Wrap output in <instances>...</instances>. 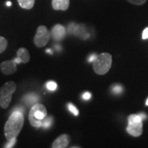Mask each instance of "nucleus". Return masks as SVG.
<instances>
[{
  "instance_id": "f257e3e1",
  "label": "nucleus",
  "mask_w": 148,
  "mask_h": 148,
  "mask_svg": "<svg viewBox=\"0 0 148 148\" xmlns=\"http://www.w3.org/2000/svg\"><path fill=\"white\" fill-rule=\"evenodd\" d=\"M24 123L23 113L15 110L9 116L4 125V134L7 140L16 138L23 128Z\"/></svg>"
},
{
  "instance_id": "f03ea898",
  "label": "nucleus",
  "mask_w": 148,
  "mask_h": 148,
  "mask_svg": "<svg viewBox=\"0 0 148 148\" xmlns=\"http://www.w3.org/2000/svg\"><path fill=\"white\" fill-rule=\"evenodd\" d=\"M47 116V109L41 103L33 105L29 112V121L33 127L39 128L42 126L44 120Z\"/></svg>"
},
{
  "instance_id": "7ed1b4c3",
  "label": "nucleus",
  "mask_w": 148,
  "mask_h": 148,
  "mask_svg": "<svg viewBox=\"0 0 148 148\" xmlns=\"http://www.w3.org/2000/svg\"><path fill=\"white\" fill-rule=\"evenodd\" d=\"M112 65V56L108 53H102L98 55L92 62L94 71L99 75H104L108 72Z\"/></svg>"
},
{
  "instance_id": "20e7f679",
  "label": "nucleus",
  "mask_w": 148,
  "mask_h": 148,
  "mask_svg": "<svg viewBox=\"0 0 148 148\" xmlns=\"http://www.w3.org/2000/svg\"><path fill=\"white\" fill-rule=\"evenodd\" d=\"M16 88V85L14 81H8L0 88V106L1 108L5 109L9 106Z\"/></svg>"
},
{
  "instance_id": "39448f33",
  "label": "nucleus",
  "mask_w": 148,
  "mask_h": 148,
  "mask_svg": "<svg viewBox=\"0 0 148 148\" xmlns=\"http://www.w3.org/2000/svg\"><path fill=\"white\" fill-rule=\"evenodd\" d=\"M128 125L126 128L130 134L137 137L143 133V120L138 114H130L127 118Z\"/></svg>"
},
{
  "instance_id": "423d86ee",
  "label": "nucleus",
  "mask_w": 148,
  "mask_h": 148,
  "mask_svg": "<svg viewBox=\"0 0 148 148\" xmlns=\"http://www.w3.org/2000/svg\"><path fill=\"white\" fill-rule=\"evenodd\" d=\"M51 37V33L44 25H40L37 29L34 38V42L37 47H42L49 42Z\"/></svg>"
},
{
  "instance_id": "0eeeda50",
  "label": "nucleus",
  "mask_w": 148,
  "mask_h": 148,
  "mask_svg": "<svg viewBox=\"0 0 148 148\" xmlns=\"http://www.w3.org/2000/svg\"><path fill=\"white\" fill-rule=\"evenodd\" d=\"M68 32L69 34H73L83 40H86L89 37L90 34L86 32V27L83 24L75 25L70 24L68 27Z\"/></svg>"
},
{
  "instance_id": "6e6552de",
  "label": "nucleus",
  "mask_w": 148,
  "mask_h": 148,
  "mask_svg": "<svg viewBox=\"0 0 148 148\" xmlns=\"http://www.w3.org/2000/svg\"><path fill=\"white\" fill-rule=\"evenodd\" d=\"M66 36L65 27L61 24H56L52 27L51 31V36L55 41H61Z\"/></svg>"
},
{
  "instance_id": "1a4fd4ad",
  "label": "nucleus",
  "mask_w": 148,
  "mask_h": 148,
  "mask_svg": "<svg viewBox=\"0 0 148 148\" xmlns=\"http://www.w3.org/2000/svg\"><path fill=\"white\" fill-rule=\"evenodd\" d=\"M0 70L5 75H11L15 73L17 70L16 62L13 60H5L0 64Z\"/></svg>"
},
{
  "instance_id": "9d476101",
  "label": "nucleus",
  "mask_w": 148,
  "mask_h": 148,
  "mask_svg": "<svg viewBox=\"0 0 148 148\" xmlns=\"http://www.w3.org/2000/svg\"><path fill=\"white\" fill-rule=\"evenodd\" d=\"M29 59H30V56L28 50L24 47H21L17 50L16 58H14V60L16 62V64H25L29 62Z\"/></svg>"
},
{
  "instance_id": "9b49d317",
  "label": "nucleus",
  "mask_w": 148,
  "mask_h": 148,
  "mask_svg": "<svg viewBox=\"0 0 148 148\" xmlns=\"http://www.w3.org/2000/svg\"><path fill=\"white\" fill-rule=\"evenodd\" d=\"M69 143V136L67 134H62L53 142L52 148H64Z\"/></svg>"
},
{
  "instance_id": "f8f14e48",
  "label": "nucleus",
  "mask_w": 148,
  "mask_h": 148,
  "mask_svg": "<svg viewBox=\"0 0 148 148\" xmlns=\"http://www.w3.org/2000/svg\"><path fill=\"white\" fill-rule=\"evenodd\" d=\"M69 0H52V7L56 10H66L69 6Z\"/></svg>"
},
{
  "instance_id": "ddd939ff",
  "label": "nucleus",
  "mask_w": 148,
  "mask_h": 148,
  "mask_svg": "<svg viewBox=\"0 0 148 148\" xmlns=\"http://www.w3.org/2000/svg\"><path fill=\"white\" fill-rule=\"evenodd\" d=\"M38 100V95H35L34 93H30L25 95L23 97V101L27 103V105H34L36 103Z\"/></svg>"
},
{
  "instance_id": "4468645a",
  "label": "nucleus",
  "mask_w": 148,
  "mask_h": 148,
  "mask_svg": "<svg viewBox=\"0 0 148 148\" xmlns=\"http://www.w3.org/2000/svg\"><path fill=\"white\" fill-rule=\"evenodd\" d=\"M18 4L22 8L24 9H31L33 8L34 5L35 0H17Z\"/></svg>"
},
{
  "instance_id": "2eb2a0df",
  "label": "nucleus",
  "mask_w": 148,
  "mask_h": 148,
  "mask_svg": "<svg viewBox=\"0 0 148 148\" xmlns=\"http://www.w3.org/2000/svg\"><path fill=\"white\" fill-rule=\"evenodd\" d=\"M53 122V119L52 116H46V118L44 120L43 123H42V127L43 129H48L51 127Z\"/></svg>"
},
{
  "instance_id": "dca6fc26",
  "label": "nucleus",
  "mask_w": 148,
  "mask_h": 148,
  "mask_svg": "<svg viewBox=\"0 0 148 148\" xmlns=\"http://www.w3.org/2000/svg\"><path fill=\"white\" fill-rule=\"evenodd\" d=\"M8 45V41L4 37L0 36V53L3 52Z\"/></svg>"
},
{
  "instance_id": "f3484780",
  "label": "nucleus",
  "mask_w": 148,
  "mask_h": 148,
  "mask_svg": "<svg viewBox=\"0 0 148 148\" xmlns=\"http://www.w3.org/2000/svg\"><path fill=\"white\" fill-rule=\"evenodd\" d=\"M67 107H68V109H69V111L71 112H72L74 115L75 116H77L79 114V111L77 110V108L75 107L73 103H69L67 104Z\"/></svg>"
},
{
  "instance_id": "a211bd4d",
  "label": "nucleus",
  "mask_w": 148,
  "mask_h": 148,
  "mask_svg": "<svg viewBox=\"0 0 148 148\" xmlns=\"http://www.w3.org/2000/svg\"><path fill=\"white\" fill-rule=\"evenodd\" d=\"M46 86H47V88L48 90L53 91V90H55L56 89L57 84L55 82H53V81H49V82L47 83Z\"/></svg>"
},
{
  "instance_id": "6ab92c4d",
  "label": "nucleus",
  "mask_w": 148,
  "mask_h": 148,
  "mask_svg": "<svg viewBox=\"0 0 148 148\" xmlns=\"http://www.w3.org/2000/svg\"><path fill=\"white\" fill-rule=\"evenodd\" d=\"M112 90L114 93L119 94V93H121V92H122V90H123V88H122V86H121V85L116 84V85H114V86H112Z\"/></svg>"
},
{
  "instance_id": "aec40b11",
  "label": "nucleus",
  "mask_w": 148,
  "mask_h": 148,
  "mask_svg": "<svg viewBox=\"0 0 148 148\" xmlns=\"http://www.w3.org/2000/svg\"><path fill=\"white\" fill-rule=\"evenodd\" d=\"M16 143V138H11L10 140H8V143H5L4 147L6 148L12 147H14V145H15Z\"/></svg>"
},
{
  "instance_id": "412c9836",
  "label": "nucleus",
  "mask_w": 148,
  "mask_h": 148,
  "mask_svg": "<svg viewBox=\"0 0 148 148\" xmlns=\"http://www.w3.org/2000/svg\"><path fill=\"white\" fill-rule=\"evenodd\" d=\"M127 1L134 5H143L147 0H127Z\"/></svg>"
},
{
  "instance_id": "4be33fe9",
  "label": "nucleus",
  "mask_w": 148,
  "mask_h": 148,
  "mask_svg": "<svg viewBox=\"0 0 148 148\" xmlns=\"http://www.w3.org/2000/svg\"><path fill=\"white\" fill-rule=\"evenodd\" d=\"M90 97H91V94L89 92H85L83 93L82 98L84 100H88Z\"/></svg>"
},
{
  "instance_id": "5701e85b",
  "label": "nucleus",
  "mask_w": 148,
  "mask_h": 148,
  "mask_svg": "<svg viewBox=\"0 0 148 148\" xmlns=\"http://www.w3.org/2000/svg\"><path fill=\"white\" fill-rule=\"evenodd\" d=\"M142 38L143 39H147V38H148V27L143 30V34H142Z\"/></svg>"
},
{
  "instance_id": "b1692460",
  "label": "nucleus",
  "mask_w": 148,
  "mask_h": 148,
  "mask_svg": "<svg viewBox=\"0 0 148 148\" xmlns=\"http://www.w3.org/2000/svg\"><path fill=\"white\" fill-rule=\"evenodd\" d=\"M97 55H96L95 53H92V54H91L89 56V58H88V61L89 62H92L94 60H95V58H97Z\"/></svg>"
},
{
  "instance_id": "393cba45",
  "label": "nucleus",
  "mask_w": 148,
  "mask_h": 148,
  "mask_svg": "<svg viewBox=\"0 0 148 148\" xmlns=\"http://www.w3.org/2000/svg\"><path fill=\"white\" fill-rule=\"evenodd\" d=\"M138 115L140 116V118H141L143 121V120H145V119H147V115H146V114L144 113V112H142V113L138 114Z\"/></svg>"
},
{
  "instance_id": "a878e982",
  "label": "nucleus",
  "mask_w": 148,
  "mask_h": 148,
  "mask_svg": "<svg viewBox=\"0 0 148 148\" xmlns=\"http://www.w3.org/2000/svg\"><path fill=\"white\" fill-rule=\"evenodd\" d=\"M11 5H12V3H11V1H7V2H6L7 6H10Z\"/></svg>"
},
{
  "instance_id": "bb28decb",
  "label": "nucleus",
  "mask_w": 148,
  "mask_h": 148,
  "mask_svg": "<svg viewBox=\"0 0 148 148\" xmlns=\"http://www.w3.org/2000/svg\"><path fill=\"white\" fill-rule=\"evenodd\" d=\"M46 52H47V53H52V51H51V49H47V50H46Z\"/></svg>"
},
{
  "instance_id": "cd10ccee",
  "label": "nucleus",
  "mask_w": 148,
  "mask_h": 148,
  "mask_svg": "<svg viewBox=\"0 0 148 148\" xmlns=\"http://www.w3.org/2000/svg\"><path fill=\"white\" fill-rule=\"evenodd\" d=\"M145 104H146V106H148V98H147V101H146V103H145Z\"/></svg>"
}]
</instances>
